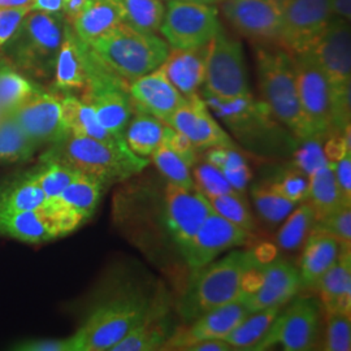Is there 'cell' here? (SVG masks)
<instances>
[{"instance_id":"obj_41","label":"cell","mask_w":351,"mask_h":351,"mask_svg":"<svg viewBox=\"0 0 351 351\" xmlns=\"http://www.w3.org/2000/svg\"><path fill=\"white\" fill-rule=\"evenodd\" d=\"M124 23L143 33L155 34L163 23V0H119Z\"/></svg>"},{"instance_id":"obj_1","label":"cell","mask_w":351,"mask_h":351,"mask_svg":"<svg viewBox=\"0 0 351 351\" xmlns=\"http://www.w3.org/2000/svg\"><path fill=\"white\" fill-rule=\"evenodd\" d=\"M159 294L130 277L112 280L72 335L77 351H111L143 320Z\"/></svg>"},{"instance_id":"obj_39","label":"cell","mask_w":351,"mask_h":351,"mask_svg":"<svg viewBox=\"0 0 351 351\" xmlns=\"http://www.w3.org/2000/svg\"><path fill=\"white\" fill-rule=\"evenodd\" d=\"M280 310L281 307H268L247 315L224 339L234 350H254Z\"/></svg>"},{"instance_id":"obj_52","label":"cell","mask_w":351,"mask_h":351,"mask_svg":"<svg viewBox=\"0 0 351 351\" xmlns=\"http://www.w3.org/2000/svg\"><path fill=\"white\" fill-rule=\"evenodd\" d=\"M32 8H0V50L12 37Z\"/></svg>"},{"instance_id":"obj_12","label":"cell","mask_w":351,"mask_h":351,"mask_svg":"<svg viewBox=\"0 0 351 351\" xmlns=\"http://www.w3.org/2000/svg\"><path fill=\"white\" fill-rule=\"evenodd\" d=\"M202 93L217 98L251 95L247 66L241 42L220 30L210 42Z\"/></svg>"},{"instance_id":"obj_3","label":"cell","mask_w":351,"mask_h":351,"mask_svg":"<svg viewBox=\"0 0 351 351\" xmlns=\"http://www.w3.org/2000/svg\"><path fill=\"white\" fill-rule=\"evenodd\" d=\"M201 97L213 116L251 152L262 156H285L297 149L300 141L252 94L239 98H217L201 93Z\"/></svg>"},{"instance_id":"obj_24","label":"cell","mask_w":351,"mask_h":351,"mask_svg":"<svg viewBox=\"0 0 351 351\" xmlns=\"http://www.w3.org/2000/svg\"><path fill=\"white\" fill-rule=\"evenodd\" d=\"M88 43L77 37L73 27L66 21L51 91L65 95L85 90L88 84Z\"/></svg>"},{"instance_id":"obj_20","label":"cell","mask_w":351,"mask_h":351,"mask_svg":"<svg viewBox=\"0 0 351 351\" xmlns=\"http://www.w3.org/2000/svg\"><path fill=\"white\" fill-rule=\"evenodd\" d=\"M194 145L198 152L213 147H232L236 145L232 137L217 123L201 94L188 98L165 121Z\"/></svg>"},{"instance_id":"obj_50","label":"cell","mask_w":351,"mask_h":351,"mask_svg":"<svg viewBox=\"0 0 351 351\" xmlns=\"http://www.w3.org/2000/svg\"><path fill=\"white\" fill-rule=\"evenodd\" d=\"M162 145L173 151L180 159L186 163L190 169L199 160V152L194 147V145L184 134L169 125L165 126Z\"/></svg>"},{"instance_id":"obj_49","label":"cell","mask_w":351,"mask_h":351,"mask_svg":"<svg viewBox=\"0 0 351 351\" xmlns=\"http://www.w3.org/2000/svg\"><path fill=\"white\" fill-rule=\"evenodd\" d=\"M317 224L339 241L346 250L351 247V206H342L326 217L317 220Z\"/></svg>"},{"instance_id":"obj_10","label":"cell","mask_w":351,"mask_h":351,"mask_svg":"<svg viewBox=\"0 0 351 351\" xmlns=\"http://www.w3.org/2000/svg\"><path fill=\"white\" fill-rule=\"evenodd\" d=\"M323 306L315 298H298L278 313L254 351L280 346L287 351L317 349L322 335Z\"/></svg>"},{"instance_id":"obj_61","label":"cell","mask_w":351,"mask_h":351,"mask_svg":"<svg viewBox=\"0 0 351 351\" xmlns=\"http://www.w3.org/2000/svg\"><path fill=\"white\" fill-rule=\"evenodd\" d=\"M63 3H64V0H63Z\"/></svg>"},{"instance_id":"obj_58","label":"cell","mask_w":351,"mask_h":351,"mask_svg":"<svg viewBox=\"0 0 351 351\" xmlns=\"http://www.w3.org/2000/svg\"><path fill=\"white\" fill-rule=\"evenodd\" d=\"M34 0H0V8H32Z\"/></svg>"},{"instance_id":"obj_32","label":"cell","mask_w":351,"mask_h":351,"mask_svg":"<svg viewBox=\"0 0 351 351\" xmlns=\"http://www.w3.org/2000/svg\"><path fill=\"white\" fill-rule=\"evenodd\" d=\"M106 189L99 180L78 172L75 180L64 189L59 197L49 201L59 203L85 223L95 213Z\"/></svg>"},{"instance_id":"obj_53","label":"cell","mask_w":351,"mask_h":351,"mask_svg":"<svg viewBox=\"0 0 351 351\" xmlns=\"http://www.w3.org/2000/svg\"><path fill=\"white\" fill-rule=\"evenodd\" d=\"M332 164L339 193L343 202L351 206V152L345 154L339 160Z\"/></svg>"},{"instance_id":"obj_27","label":"cell","mask_w":351,"mask_h":351,"mask_svg":"<svg viewBox=\"0 0 351 351\" xmlns=\"http://www.w3.org/2000/svg\"><path fill=\"white\" fill-rule=\"evenodd\" d=\"M46 202L30 167L0 181V219L39 208Z\"/></svg>"},{"instance_id":"obj_19","label":"cell","mask_w":351,"mask_h":351,"mask_svg":"<svg viewBox=\"0 0 351 351\" xmlns=\"http://www.w3.org/2000/svg\"><path fill=\"white\" fill-rule=\"evenodd\" d=\"M301 290L298 268L285 259L278 258L258 265L255 271V285L242 300L252 314L268 307H282Z\"/></svg>"},{"instance_id":"obj_7","label":"cell","mask_w":351,"mask_h":351,"mask_svg":"<svg viewBox=\"0 0 351 351\" xmlns=\"http://www.w3.org/2000/svg\"><path fill=\"white\" fill-rule=\"evenodd\" d=\"M88 46L101 63L128 84L160 66L169 52L163 38L139 32L125 23Z\"/></svg>"},{"instance_id":"obj_51","label":"cell","mask_w":351,"mask_h":351,"mask_svg":"<svg viewBox=\"0 0 351 351\" xmlns=\"http://www.w3.org/2000/svg\"><path fill=\"white\" fill-rule=\"evenodd\" d=\"M19 351H77L73 336L66 339H27L13 345Z\"/></svg>"},{"instance_id":"obj_2","label":"cell","mask_w":351,"mask_h":351,"mask_svg":"<svg viewBox=\"0 0 351 351\" xmlns=\"http://www.w3.org/2000/svg\"><path fill=\"white\" fill-rule=\"evenodd\" d=\"M261 263L255 251L234 250L191 271L188 285L177 303V313L190 323L216 307L239 301L247 293Z\"/></svg>"},{"instance_id":"obj_17","label":"cell","mask_w":351,"mask_h":351,"mask_svg":"<svg viewBox=\"0 0 351 351\" xmlns=\"http://www.w3.org/2000/svg\"><path fill=\"white\" fill-rule=\"evenodd\" d=\"M221 11L241 36L256 45H277L281 0H221Z\"/></svg>"},{"instance_id":"obj_36","label":"cell","mask_w":351,"mask_h":351,"mask_svg":"<svg viewBox=\"0 0 351 351\" xmlns=\"http://www.w3.org/2000/svg\"><path fill=\"white\" fill-rule=\"evenodd\" d=\"M307 202L313 206L317 220L346 204L341 197L332 164L326 163L308 177Z\"/></svg>"},{"instance_id":"obj_29","label":"cell","mask_w":351,"mask_h":351,"mask_svg":"<svg viewBox=\"0 0 351 351\" xmlns=\"http://www.w3.org/2000/svg\"><path fill=\"white\" fill-rule=\"evenodd\" d=\"M0 237L32 245L60 239L55 226L40 207L0 219Z\"/></svg>"},{"instance_id":"obj_30","label":"cell","mask_w":351,"mask_h":351,"mask_svg":"<svg viewBox=\"0 0 351 351\" xmlns=\"http://www.w3.org/2000/svg\"><path fill=\"white\" fill-rule=\"evenodd\" d=\"M124 23L119 0H93L71 25L77 37L90 45Z\"/></svg>"},{"instance_id":"obj_26","label":"cell","mask_w":351,"mask_h":351,"mask_svg":"<svg viewBox=\"0 0 351 351\" xmlns=\"http://www.w3.org/2000/svg\"><path fill=\"white\" fill-rule=\"evenodd\" d=\"M303 245L304 249L298 267L302 289L316 290L322 277L339 261L343 247L337 239L329 234L317 223Z\"/></svg>"},{"instance_id":"obj_23","label":"cell","mask_w":351,"mask_h":351,"mask_svg":"<svg viewBox=\"0 0 351 351\" xmlns=\"http://www.w3.org/2000/svg\"><path fill=\"white\" fill-rule=\"evenodd\" d=\"M176 328L171 304L160 293L143 320L119 341L111 351L163 350Z\"/></svg>"},{"instance_id":"obj_55","label":"cell","mask_w":351,"mask_h":351,"mask_svg":"<svg viewBox=\"0 0 351 351\" xmlns=\"http://www.w3.org/2000/svg\"><path fill=\"white\" fill-rule=\"evenodd\" d=\"M234 350L226 339H206L188 346L185 351H230Z\"/></svg>"},{"instance_id":"obj_37","label":"cell","mask_w":351,"mask_h":351,"mask_svg":"<svg viewBox=\"0 0 351 351\" xmlns=\"http://www.w3.org/2000/svg\"><path fill=\"white\" fill-rule=\"evenodd\" d=\"M284 226L276 236L277 246L284 251H295L303 246L311 230L317 223L313 206L307 201L301 202L289 213Z\"/></svg>"},{"instance_id":"obj_6","label":"cell","mask_w":351,"mask_h":351,"mask_svg":"<svg viewBox=\"0 0 351 351\" xmlns=\"http://www.w3.org/2000/svg\"><path fill=\"white\" fill-rule=\"evenodd\" d=\"M65 24L63 12L30 11L0 52L33 81L52 80Z\"/></svg>"},{"instance_id":"obj_54","label":"cell","mask_w":351,"mask_h":351,"mask_svg":"<svg viewBox=\"0 0 351 351\" xmlns=\"http://www.w3.org/2000/svg\"><path fill=\"white\" fill-rule=\"evenodd\" d=\"M93 0H64L63 14L65 20L71 24L86 10Z\"/></svg>"},{"instance_id":"obj_38","label":"cell","mask_w":351,"mask_h":351,"mask_svg":"<svg viewBox=\"0 0 351 351\" xmlns=\"http://www.w3.org/2000/svg\"><path fill=\"white\" fill-rule=\"evenodd\" d=\"M38 185L43 190L46 201L53 199L63 193L78 172L68 164L63 163L46 154H40L36 164L30 167Z\"/></svg>"},{"instance_id":"obj_42","label":"cell","mask_w":351,"mask_h":351,"mask_svg":"<svg viewBox=\"0 0 351 351\" xmlns=\"http://www.w3.org/2000/svg\"><path fill=\"white\" fill-rule=\"evenodd\" d=\"M251 198L256 213L264 223L269 226L281 224L298 204L277 194L265 182L252 185Z\"/></svg>"},{"instance_id":"obj_46","label":"cell","mask_w":351,"mask_h":351,"mask_svg":"<svg viewBox=\"0 0 351 351\" xmlns=\"http://www.w3.org/2000/svg\"><path fill=\"white\" fill-rule=\"evenodd\" d=\"M326 313V337L323 349L326 351H349L351 349V316L339 311Z\"/></svg>"},{"instance_id":"obj_48","label":"cell","mask_w":351,"mask_h":351,"mask_svg":"<svg viewBox=\"0 0 351 351\" xmlns=\"http://www.w3.org/2000/svg\"><path fill=\"white\" fill-rule=\"evenodd\" d=\"M193 168V178L195 182V188L198 189L204 197L237 193L228 182L224 173L213 164L203 162L195 164Z\"/></svg>"},{"instance_id":"obj_4","label":"cell","mask_w":351,"mask_h":351,"mask_svg":"<svg viewBox=\"0 0 351 351\" xmlns=\"http://www.w3.org/2000/svg\"><path fill=\"white\" fill-rule=\"evenodd\" d=\"M43 154L99 180L106 188L139 175L150 163L129 150L125 141L106 142L71 133L46 147Z\"/></svg>"},{"instance_id":"obj_16","label":"cell","mask_w":351,"mask_h":351,"mask_svg":"<svg viewBox=\"0 0 351 351\" xmlns=\"http://www.w3.org/2000/svg\"><path fill=\"white\" fill-rule=\"evenodd\" d=\"M250 239V232L228 221L213 210L180 255L190 271H195L211 263L223 252L246 245Z\"/></svg>"},{"instance_id":"obj_5","label":"cell","mask_w":351,"mask_h":351,"mask_svg":"<svg viewBox=\"0 0 351 351\" xmlns=\"http://www.w3.org/2000/svg\"><path fill=\"white\" fill-rule=\"evenodd\" d=\"M255 58L261 101L298 141L315 136L302 111L291 55L277 45H256Z\"/></svg>"},{"instance_id":"obj_8","label":"cell","mask_w":351,"mask_h":351,"mask_svg":"<svg viewBox=\"0 0 351 351\" xmlns=\"http://www.w3.org/2000/svg\"><path fill=\"white\" fill-rule=\"evenodd\" d=\"M310 52L326 75L333 103L335 130L342 133L350 126V23L333 17Z\"/></svg>"},{"instance_id":"obj_57","label":"cell","mask_w":351,"mask_h":351,"mask_svg":"<svg viewBox=\"0 0 351 351\" xmlns=\"http://www.w3.org/2000/svg\"><path fill=\"white\" fill-rule=\"evenodd\" d=\"M32 11L42 12H63V0H34Z\"/></svg>"},{"instance_id":"obj_45","label":"cell","mask_w":351,"mask_h":351,"mask_svg":"<svg viewBox=\"0 0 351 351\" xmlns=\"http://www.w3.org/2000/svg\"><path fill=\"white\" fill-rule=\"evenodd\" d=\"M324 138L326 137L313 136L300 141L297 149L293 152V167L310 177L319 168L329 163L324 152Z\"/></svg>"},{"instance_id":"obj_21","label":"cell","mask_w":351,"mask_h":351,"mask_svg":"<svg viewBox=\"0 0 351 351\" xmlns=\"http://www.w3.org/2000/svg\"><path fill=\"white\" fill-rule=\"evenodd\" d=\"M249 314L242 298L216 307L190 322V326H177L163 350H185L190 345L206 339H224Z\"/></svg>"},{"instance_id":"obj_31","label":"cell","mask_w":351,"mask_h":351,"mask_svg":"<svg viewBox=\"0 0 351 351\" xmlns=\"http://www.w3.org/2000/svg\"><path fill=\"white\" fill-rule=\"evenodd\" d=\"M60 103L64 125L68 133L106 142L124 141L114 137L107 129H104L93 108L81 98L75 97L73 94H65L60 95Z\"/></svg>"},{"instance_id":"obj_15","label":"cell","mask_w":351,"mask_h":351,"mask_svg":"<svg viewBox=\"0 0 351 351\" xmlns=\"http://www.w3.org/2000/svg\"><path fill=\"white\" fill-rule=\"evenodd\" d=\"M163 226L178 251L213 213L211 204L198 189H185L167 182L163 194Z\"/></svg>"},{"instance_id":"obj_11","label":"cell","mask_w":351,"mask_h":351,"mask_svg":"<svg viewBox=\"0 0 351 351\" xmlns=\"http://www.w3.org/2000/svg\"><path fill=\"white\" fill-rule=\"evenodd\" d=\"M159 30L171 49L201 47L221 30L219 10L213 4L168 0Z\"/></svg>"},{"instance_id":"obj_34","label":"cell","mask_w":351,"mask_h":351,"mask_svg":"<svg viewBox=\"0 0 351 351\" xmlns=\"http://www.w3.org/2000/svg\"><path fill=\"white\" fill-rule=\"evenodd\" d=\"M167 124L149 113L134 111L124 133L128 149L147 159L163 141Z\"/></svg>"},{"instance_id":"obj_9","label":"cell","mask_w":351,"mask_h":351,"mask_svg":"<svg viewBox=\"0 0 351 351\" xmlns=\"http://www.w3.org/2000/svg\"><path fill=\"white\" fill-rule=\"evenodd\" d=\"M81 99L88 103L104 129L124 139L134 108L129 95V84L111 72L88 46V84Z\"/></svg>"},{"instance_id":"obj_43","label":"cell","mask_w":351,"mask_h":351,"mask_svg":"<svg viewBox=\"0 0 351 351\" xmlns=\"http://www.w3.org/2000/svg\"><path fill=\"white\" fill-rule=\"evenodd\" d=\"M206 198L211 204V208L217 215H220L228 221L246 229L250 233L255 232L256 224L251 213L250 204L246 201L243 194L230 193L221 195H211Z\"/></svg>"},{"instance_id":"obj_18","label":"cell","mask_w":351,"mask_h":351,"mask_svg":"<svg viewBox=\"0 0 351 351\" xmlns=\"http://www.w3.org/2000/svg\"><path fill=\"white\" fill-rule=\"evenodd\" d=\"M26 136L46 149L68 134L64 125L60 95L43 88L11 112Z\"/></svg>"},{"instance_id":"obj_22","label":"cell","mask_w":351,"mask_h":351,"mask_svg":"<svg viewBox=\"0 0 351 351\" xmlns=\"http://www.w3.org/2000/svg\"><path fill=\"white\" fill-rule=\"evenodd\" d=\"M129 95L134 111L149 113L164 124L186 101V98L168 80L162 66L129 82Z\"/></svg>"},{"instance_id":"obj_35","label":"cell","mask_w":351,"mask_h":351,"mask_svg":"<svg viewBox=\"0 0 351 351\" xmlns=\"http://www.w3.org/2000/svg\"><path fill=\"white\" fill-rule=\"evenodd\" d=\"M39 150L40 149L26 136L12 114H4L0 121V165L29 163Z\"/></svg>"},{"instance_id":"obj_40","label":"cell","mask_w":351,"mask_h":351,"mask_svg":"<svg viewBox=\"0 0 351 351\" xmlns=\"http://www.w3.org/2000/svg\"><path fill=\"white\" fill-rule=\"evenodd\" d=\"M204 162L217 167L228 182L239 194H245L251 181V171L245 158L232 147H213L206 150Z\"/></svg>"},{"instance_id":"obj_14","label":"cell","mask_w":351,"mask_h":351,"mask_svg":"<svg viewBox=\"0 0 351 351\" xmlns=\"http://www.w3.org/2000/svg\"><path fill=\"white\" fill-rule=\"evenodd\" d=\"M333 19L330 0H281L277 46L290 55L311 50Z\"/></svg>"},{"instance_id":"obj_59","label":"cell","mask_w":351,"mask_h":351,"mask_svg":"<svg viewBox=\"0 0 351 351\" xmlns=\"http://www.w3.org/2000/svg\"><path fill=\"white\" fill-rule=\"evenodd\" d=\"M184 1H195V3H203V4H213V5L221 3V0H184Z\"/></svg>"},{"instance_id":"obj_47","label":"cell","mask_w":351,"mask_h":351,"mask_svg":"<svg viewBox=\"0 0 351 351\" xmlns=\"http://www.w3.org/2000/svg\"><path fill=\"white\" fill-rule=\"evenodd\" d=\"M277 194L289 201L301 203L308 197V176L291 165L290 169L280 173L274 181L265 182Z\"/></svg>"},{"instance_id":"obj_33","label":"cell","mask_w":351,"mask_h":351,"mask_svg":"<svg viewBox=\"0 0 351 351\" xmlns=\"http://www.w3.org/2000/svg\"><path fill=\"white\" fill-rule=\"evenodd\" d=\"M42 88L39 82L23 75L0 52V110L3 112H12Z\"/></svg>"},{"instance_id":"obj_13","label":"cell","mask_w":351,"mask_h":351,"mask_svg":"<svg viewBox=\"0 0 351 351\" xmlns=\"http://www.w3.org/2000/svg\"><path fill=\"white\" fill-rule=\"evenodd\" d=\"M291 58L302 111L311 130L323 137L336 133L332 95L324 72L310 51Z\"/></svg>"},{"instance_id":"obj_56","label":"cell","mask_w":351,"mask_h":351,"mask_svg":"<svg viewBox=\"0 0 351 351\" xmlns=\"http://www.w3.org/2000/svg\"><path fill=\"white\" fill-rule=\"evenodd\" d=\"M333 17L345 21L351 20V0H330Z\"/></svg>"},{"instance_id":"obj_60","label":"cell","mask_w":351,"mask_h":351,"mask_svg":"<svg viewBox=\"0 0 351 351\" xmlns=\"http://www.w3.org/2000/svg\"><path fill=\"white\" fill-rule=\"evenodd\" d=\"M4 114H7V113H4L1 110H0V121H1V119L4 117Z\"/></svg>"},{"instance_id":"obj_28","label":"cell","mask_w":351,"mask_h":351,"mask_svg":"<svg viewBox=\"0 0 351 351\" xmlns=\"http://www.w3.org/2000/svg\"><path fill=\"white\" fill-rule=\"evenodd\" d=\"M320 303L324 311L351 314V252L341 251L333 264L317 284Z\"/></svg>"},{"instance_id":"obj_44","label":"cell","mask_w":351,"mask_h":351,"mask_svg":"<svg viewBox=\"0 0 351 351\" xmlns=\"http://www.w3.org/2000/svg\"><path fill=\"white\" fill-rule=\"evenodd\" d=\"M151 160L167 182L181 188L195 189L194 178L186 163L162 143L151 154Z\"/></svg>"},{"instance_id":"obj_25","label":"cell","mask_w":351,"mask_h":351,"mask_svg":"<svg viewBox=\"0 0 351 351\" xmlns=\"http://www.w3.org/2000/svg\"><path fill=\"white\" fill-rule=\"evenodd\" d=\"M210 43L194 49H169L163 64L164 73L186 99L201 94L206 80Z\"/></svg>"}]
</instances>
